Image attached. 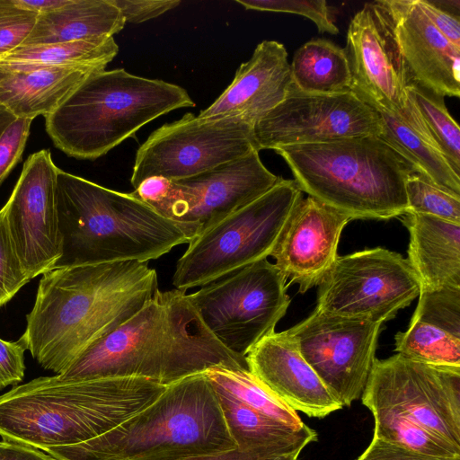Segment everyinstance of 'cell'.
<instances>
[{"instance_id":"1","label":"cell","mask_w":460,"mask_h":460,"mask_svg":"<svg viewBox=\"0 0 460 460\" xmlns=\"http://www.w3.org/2000/svg\"><path fill=\"white\" fill-rule=\"evenodd\" d=\"M158 290L156 270L147 262L55 268L42 275L19 340L44 369L59 375Z\"/></svg>"},{"instance_id":"2","label":"cell","mask_w":460,"mask_h":460,"mask_svg":"<svg viewBox=\"0 0 460 460\" xmlns=\"http://www.w3.org/2000/svg\"><path fill=\"white\" fill-rule=\"evenodd\" d=\"M248 369L208 330L186 292L158 290L123 324L58 376L64 379L141 377L168 386L213 367Z\"/></svg>"},{"instance_id":"3","label":"cell","mask_w":460,"mask_h":460,"mask_svg":"<svg viewBox=\"0 0 460 460\" xmlns=\"http://www.w3.org/2000/svg\"><path fill=\"white\" fill-rule=\"evenodd\" d=\"M165 387L141 377L40 376L0 395V436L44 452L79 444L114 429Z\"/></svg>"},{"instance_id":"4","label":"cell","mask_w":460,"mask_h":460,"mask_svg":"<svg viewBox=\"0 0 460 460\" xmlns=\"http://www.w3.org/2000/svg\"><path fill=\"white\" fill-rule=\"evenodd\" d=\"M57 204L62 253L54 269L147 262L189 243L200 230L198 224L163 217L131 192L107 189L59 168Z\"/></svg>"},{"instance_id":"5","label":"cell","mask_w":460,"mask_h":460,"mask_svg":"<svg viewBox=\"0 0 460 460\" xmlns=\"http://www.w3.org/2000/svg\"><path fill=\"white\" fill-rule=\"evenodd\" d=\"M235 448L204 372L166 386L151 403L101 436L46 453L56 460H174Z\"/></svg>"},{"instance_id":"6","label":"cell","mask_w":460,"mask_h":460,"mask_svg":"<svg viewBox=\"0 0 460 460\" xmlns=\"http://www.w3.org/2000/svg\"><path fill=\"white\" fill-rule=\"evenodd\" d=\"M274 151L285 160L302 192L352 220H387L408 212L405 181L417 172L378 136Z\"/></svg>"},{"instance_id":"7","label":"cell","mask_w":460,"mask_h":460,"mask_svg":"<svg viewBox=\"0 0 460 460\" xmlns=\"http://www.w3.org/2000/svg\"><path fill=\"white\" fill-rule=\"evenodd\" d=\"M182 87L123 68L89 75L51 114L46 131L68 156L95 160L144 125L172 111L194 107Z\"/></svg>"},{"instance_id":"8","label":"cell","mask_w":460,"mask_h":460,"mask_svg":"<svg viewBox=\"0 0 460 460\" xmlns=\"http://www.w3.org/2000/svg\"><path fill=\"white\" fill-rule=\"evenodd\" d=\"M303 199L294 180L280 177L267 192L200 231L177 261L175 288L186 292L267 259Z\"/></svg>"},{"instance_id":"9","label":"cell","mask_w":460,"mask_h":460,"mask_svg":"<svg viewBox=\"0 0 460 460\" xmlns=\"http://www.w3.org/2000/svg\"><path fill=\"white\" fill-rule=\"evenodd\" d=\"M287 287L286 277L265 259L201 286L188 298L215 338L245 358L285 315Z\"/></svg>"},{"instance_id":"10","label":"cell","mask_w":460,"mask_h":460,"mask_svg":"<svg viewBox=\"0 0 460 460\" xmlns=\"http://www.w3.org/2000/svg\"><path fill=\"white\" fill-rule=\"evenodd\" d=\"M252 125L235 117L203 119L186 113L155 130L137 151L130 183L161 176L190 178L256 150Z\"/></svg>"},{"instance_id":"11","label":"cell","mask_w":460,"mask_h":460,"mask_svg":"<svg viewBox=\"0 0 460 460\" xmlns=\"http://www.w3.org/2000/svg\"><path fill=\"white\" fill-rule=\"evenodd\" d=\"M361 400L371 412L402 416L460 447V369L397 353L376 358Z\"/></svg>"},{"instance_id":"12","label":"cell","mask_w":460,"mask_h":460,"mask_svg":"<svg viewBox=\"0 0 460 460\" xmlns=\"http://www.w3.org/2000/svg\"><path fill=\"white\" fill-rule=\"evenodd\" d=\"M407 259L374 248L338 256L319 284L316 311L384 323L420 295Z\"/></svg>"},{"instance_id":"13","label":"cell","mask_w":460,"mask_h":460,"mask_svg":"<svg viewBox=\"0 0 460 460\" xmlns=\"http://www.w3.org/2000/svg\"><path fill=\"white\" fill-rule=\"evenodd\" d=\"M257 151L336 139L380 136L376 111L354 92L311 93L293 82L284 100L253 127Z\"/></svg>"},{"instance_id":"14","label":"cell","mask_w":460,"mask_h":460,"mask_svg":"<svg viewBox=\"0 0 460 460\" xmlns=\"http://www.w3.org/2000/svg\"><path fill=\"white\" fill-rule=\"evenodd\" d=\"M382 325L314 310L287 331L329 392L349 407L367 383Z\"/></svg>"},{"instance_id":"15","label":"cell","mask_w":460,"mask_h":460,"mask_svg":"<svg viewBox=\"0 0 460 460\" xmlns=\"http://www.w3.org/2000/svg\"><path fill=\"white\" fill-rule=\"evenodd\" d=\"M344 51L351 76L350 90L372 108L399 118L435 147L407 97L401 56L375 2L364 4L351 19Z\"/></svg>"},{"instance_id":"16","label":"cell","mask_w":460,"mask_h":460,"mask_svg":"<svg viewBox=\"0 0 460 460\" xmlns=\"http://www.w3.org/2000/svg\"><path fill=\"white\" fill-rule=\"evenodd\" d=\"M58 170L48 149L31 154L2 208L13 246L30 279L54 269L61 257Z\"/></svg>"},{"instance_id":"17","label":"cell","mask_w":460,"mask_h":460,"mask_svg":"<svg viewBox=\"0 0 460 460\" xmlns=\"http://www.w3.org/2000/svg\"><path fill=\"white\" fill-rule=\"evenodd\" d=\"M279 179L253 150L199 175L171 181L166 196L152 208L172 220L198 224L200 232L267 192Z\"/></svg>"},{"instance_id":"18","label":"cell","mask_w":460,"mask_h":460,"mask_svg":"<svg viewBox=\"0 0 460 460\" xmlns=\"http://www.w3.org/2000/svg\"><path fill=\"white\" fill-rule=\"evenodd\" d=\"M401 56L407 83L444 97L460 96V48L443 36L416 0H378Z\"/></svg>"},{"instance_id":"19","label":"cell","mask_w":460,"mask_h":460,"mask_svg":"<svg viewBox=\"0 0 460 460\" xmlns=\"http://www.w3.org/2000/svg\"><path fill=\"white\" fill-rule=\"evenodd\" d=\"M351 220L312 197L300 201L270 254L300 293L319 286L332 267L341 232Z\"/></svg>"},{"instance_id":"20","label":"cell","mask_w":460,"mask_h":460,"mask_svg":"<svg viewBox=\"0 0 460 460\" xmlns=\"http://www.w3.org/2000/svg\"><path fill=\"white\" fill-rule=\"evenodd\" d=\"M245 360L249 371L296 411L324 418L343 407L303 358L287 330L264 337Z\"/></svg>"},{"instance_id":"21","label":"cell","mask_w":460,"mask_h":460,"mask_svg":"<svg viewBox=\"0 0 460 460\" xmlns=\"http://www.w3.org/2000/svg\"><path fill=\"white\" fill-rule=\"evenodd\" d=\"M288 58L283 44L261 41L238 67L231 84L198 117H235L253 126L286 97L292 83Z\"/></svg>"},{"instance_id":"22","label":"cell","mask_w":460,"mask_h":460,"mask_svg":"<svg viewBox=\"0 0 460 460\" xmlns=\"http://www.w3.org/2000/svg\"><path fill=\"white\" fill-rule=\"evenodd\" d=\"M402 223L410 234L407 261L420 293L460 287V224L407 212Z\"/></svg>"},{"instance_id":"23","label":"cell","mask_w":460,"mask_h":460,"mask_svg":"<svg viewBox=\"0 0 460 460\" xmlns=\"http://www.w3.org/2000/svg\"><path fill=\"white\" fill-rule=\"evenodd\" d=\"M95 66L0 72V104L16 119L51 114L92 74Z\"/></svg>"},{"instance_id":"24","label":"cell","mask_w":460,"mask_h":460,"mask_svg":"<svg viewBox=\"0 0 460 460\" xmlns=\"http://www.w3.org/2000/svg\"><path fill=\"white\" fill-rule=\"evenodd\" d=\"M213 386L229 434L238 449L275 457L303 450L309 443L317 441L314 429L309 427L296 429L277 421L237 401L225 390Z\"/></svg>"},{"instance_id":"25","label":"cell","mask_w":460,"mask_h":460,"mask_svg":"<svg viewBox=\"0 0 460 460\" xmlns=\"http://www.w3.org/2000/svg\"><path fill=\"white\" fill-rule=\"evenodd\" d=\"M125 23L112 0H67L58 8L39 14L21 46L113 37Z\"/></svg>"},{"instance_id":"26","label":"cell","mask_w":460,"mask_h":460,"mask_svg":"<svg viewBox=\"0 0 460 460\" xmlns=\"http://www.w3.org/2000/svg\"><path fill=\"white\" fill-rule=\"evenodd\" d=\"M118 52L113 37L21 46L0 58V72L84 66L106 67Z\"/></svg>"},{"instance_id":"27","label":"cell","mask_w":460,"mask_h":460,"mask_svg":"<svg viewBox=\"0 0 460 460\" xmlns=\"http://www.w3.org/2000/svg\"><path fill=\"white\" fill-rule=\"evenodd\" d=\"M290 71L293 84L306 93L350 91L351 76L344 49L326 39H313L301 46L294 54Z\"/></svg>"},{"instance_id":"28","label":"cell","mask_w":460,"mask_h":460,"mask_svg":"<svg viewBox=\"0 0 460 460\" xmlns=\"http://www.w3.org/2000/svg\"><path fill=\"white\" fill-rule=\"evenodd\" d=\"M375 110L381 123L379 137L407 160L418 173L460 195V175L443 155L394 114L381 109Z\"/></svg>"},{"instance_id":"29","label":"cell","mask_w":460,"mask_h":460,"mask_svg":"<svg viewBox=\"0 0 460 460\" xmlns=\"http://www.w3.org/2000/svg\"><path fill=\"white\" fill-rule=\"evenodd\" d=\"M213 385L258 412L296 429H306L298 416L249 369L213 367L205 372Z\"/></svg>"},{"instance_id":"30","label":"cell","mask_w":460,"mask_h":460,"mask_svg":"<svg viewBox=\"0 0 460 460\" xmlns=\"http://www.w3.org/2000/svg\"><path fill=\"white\" fill-rule=\"evenodd\" d=\"M405 89L433 145L460 175V128L445 97L415 83H407Z\"/></svg>"},{"instance_id":"31","label":"cell","mask_w":460,"mask_h":460,"mask_svg":"<svg viewBox=\"0 0 460 460\" xmlns=\"http://www.w3.org/2000/svg\"><path fill=\"white\" fill-rule=\"evenodd\" d=\"M395 351L409 359L460 369V338L420 321L394 336Z\"/></svg>"},{"instance_id":"32","label":"cell","mask_w":460,"mask_h":460,"mask_svg":"<svg viewBox=\"0 0 460 460\" xmlns=\"http://www.w3.org/2000/svg\"><path fill=\"white\" fill-rule=\"evenodd\" d=\"M374 435L377 438L439 458H460V447L402 416L385 411L372 412Z\"/></svg>"},{"instance_id":"33","label":"cell","mask_w":460,"mask_h":460,"mask_svg":"<svg viewBox=\"0 0 460 460\" xmlns=\"http://www.w3.org/2000/svg\"><path fill=\"white\" fill-rule=\"evenodd\" d=\"M405 191L408 212L460 224V195L435 184L418 172L409 175Z\"/></svg>"},{"instance_id":"34","label":"cell","mask_w":460,"mask_h":460,"mask_svg":"<svg viewBox=\"0 0 460 460\" xmlns=\"http://www.w3.org/2000/svg\"><path fill=\"white\" fill-rule=\"evenodd\" d=\"M411 321H420L460 338V287L421 292Z\"/></svg>"},{"instance_id":"35","label":"cell","mask_w":460,"mask_h":460,"mask_svg":"<svg viewBox=\"0 0 460 460\" xmlns=\"http://www.w3.org/2000/svg\"><path fill=\"white\" fill-rule=\"evenodd\" d=\"M247 10L288 13L310 19L319 32L338 34L339 29L331 19L329 7L324 0H235Z\"/></svg>"},{"instance_id":"36","label":"cell","mask_w":460,"mask_h":460,"mask_svg":"<svg viewBox=\"0 0 460 460\" xmlns=\"http://www.w3.org/2000/svg\"><path fill=\"white\" fill-rule=\"evenodd\" d=\"M31 279L13 246L4 210L0 209V307L7 304Z\"/></svg>"},{"instance_id":"37","label":"cell","mask_w":460,"mask_h":460,"mask_svg":"<svg viewBox=\"0 0 460 460\" xmlns=\"http://www.w3.org/2000/svg\"><path fill=\"white\" fill-rule=\"evenodd\" d=\"M38 16L19 6L15 0H0V58L21 46Z\"/></svg>"},{"instance_id":"38","label":"cell","mask_w":460,"mask_h":460,"mask_svg":"<svg viewBox=\"0 0 460 460\" xmlns=\"http://www.w3.org/2000/svg\"><path fill=\"white\" fill-rule=\"evenodd\" d=\"M31 121L17 118L0 137V185L22 159Z\"/></svg>"},{"instance_id":"39","label":"cell","mask_w":460,"mask_h":460,"mask_svg":"<svg viewBox=\"0 0 460 460\" xmlns=\"http://www.w3.org/2000/svg\"><path fill=\"white\" fill-rule=\"evenodd\" d=\"M21 340L6 341L0 339V390L8 385H18L24 377V352Z\"/></svg>"},{"instance_id":"40","label":"cell","mask_w":460,"mask_h":460,"mask_svg":"<svg viewBox=\"0 0 460 460\" xmlns=\"http://www.w3.org/2000/svg\"><path fill=\"white\" fill-rule=\"evenodd\" d=\"M125 22L140 23L154 19L177 7L180 0H112Z\"/></svg>"},{"instance_id":"41","label":"cell","mask_w":460,"mask_h":460,"mask_svg":"<svg viewBox=\"0 0 460 460\" xmlns=\"http://www.w3.org/2000/svg\"><path fill=\"white\" fill-rule=\"evenodd\" d=\"M356 460H460L422 455L373 437L367 449Z\"/></svg>"},{"instance_id":"42","label":"cell","mask_w":460,"mask_h":460,"mask_svg":"<svg viewBox=\"0 0 460 460\" xmlns=\"http://www.w3.org/2000/svg\"><path fill=\"white\" fill-rule=\"evenodd\" d=\"M420 8L436 27L451 43L460 48V16L449 13L429 0H416Z\"/></svg>"},{"instance_id":"43","label":"cell","mask_w":460,"mask_h":460,"mask_svg":"<svg viewBox=\"0 0 460 460\" xmlns=\"http://www.w3.org/2000/svg\"><path fill=\"white\" fill-rule=\"evenodd\" d=\"M170 183V180L161 176L149 177L144 180L131 194L152 207L166 196Z\"/></svg>"},{"instance_id":"44","label":"cell","mask_w":460,"mask_h":460,"mask_svg":"<svg viewBox=\"0 0 460 460\" xmlns=\"http://www.w3.org/2000/svg\"><path fill=\"white\" fill-rule=\"evenodd\" d=\"M0 460H56L38 448L3 440L0 442Z\"/></svg>"},{"instance_id":"45","label":"cell","mask_w":460,"mask_h":460,"mask_svg":"<svg viewBox=\"0 0 460 460\" xmlns=\"http://www.w3.org/2000/svg\"><path fill=\"white\" fill-rule=\"evenodd\" d=\"M272 458L257 452H246L238 448L217 454L199 455L174 460H267Z\"/></svg>"},{"instance_id":"46","label":"cell","mask_w":460,"mask_h":460,"mask_svg":"<svg viewBox=\"0 0 460 460\" xmlns=\"http://www.w3.org/2000/svg\"><path fill=\"white\" fill-rule=\"evenodd\" d=\"M15 2L23 9L41 14L64 5L67 0H15Z\"/></svg>"},{"instance_id":"47","label":"cell","mask_w":460,"mask_h":460,"mask_svg":"<svg viewBox=\"0 0 460 460\" xmlns=\"http://www.w3.org/2000/svg\"><path fill=\"white\" fill-rule=\"evenodd\" d=\"M16 118L0 104V137Z\"/></svg>"},{"instance_id":"48","label":"cell","mask_w":460,"mask_h":460,"mask_svg":"<svg viewBox=\"0 0 460 460\" xmlns=\"http://www.w3.org/2000/svg\"><path fill=\"white\" fill-rule=\"evenodd\" d=\"M301 452H302V450H298V451L293 452L291 454L278 456H275V457H272V458H270L267 460H298V456Z\"/></svg>"}]
</instances>
